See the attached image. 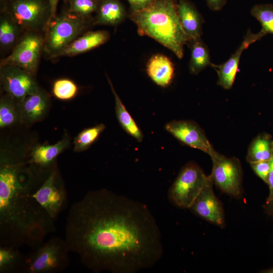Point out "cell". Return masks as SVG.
Instances as JSON below:
<instances>
[{"instance_id": "obj_1", "label": "cell", "mask_w": 273, "mask_h": 273, "mask_svg": "<svg viewBox=\"0 0 273 273\" xmlns=\"http://www.w3.org/2000/svg\"><path fill=\"white\" fill-rule=\"evenodd\" d=\"M65 240L95 272L135 273L163 253L156 221L144 203L106 189L88 192L71 206Z\"/></svg>"}, {"instance_id": "obj_2", "label": "cell", "mask_w": 273, "mask_h": 273, "mask_svg": "<svg viewBox=\"0 0 273 273\" xmlns=\"http://www.w3.org/2000/svg\"><path fill=\"white\" fill-rule=\"evenodd\" d=\"M22 164L1 161L0 227L3 245H40L55 220L32 197L31 173Z\"/></svg>"}, {"instance_id": "obj_3", "label": "cell", "mask_w": 273, "mask_h": 273, "mask_svg": "<svg viewBox=\"0 0 273 273\" xmlns=\"http://www.w3.org/2000/svg\"><path fill=\"white\" fill-rule=\"evenodd\" d=\"M130 19L140 35L149 36L167 48L179 59L189 41L179 19L175 0H155L147 8L130 11Z\"/></svg>"}, {"instance_id": "obj_4", "label": "cell", "mask_w": 273, "mask_h": 273, "mask_svg": "<svg viewBox=\"0 0 273 273\" xmlns=\"http://www.w3.org/2000/svg\"><path fill=\"white\" fill-rule=\"evenodd\" d=\"M87 18L67 11L56 15L47 26L43 51L51 57L56 58L84 30Z\"/></svg>"}, {"instance_id": "obj_5", "label": "cell", "mask_w": 273, "mask_h": 273, "mask_svg": "<svg viewBox=\"0 0 273 273\" xmlns=\"http://www.w3.org/2000/svg\"><path fill=\"white\" fill-rule=\"evenodd\" d=\"M69 250L65 240L55 237L38 247L24 259L22 270L27 273H55L68 264Z\"/></svg>"}, {"instance_id": "obj_6", "label": "cell", "mask_w": 273, "mask_h": 273, "mask_svg": "<svg viewBox=\"0 0 273 273\" xmlns=\"http://www.w3.org/2000/svg\"><path fill=\"white\" fill-rule=\"evenodd\" d=\"M212 179L196 164L184 166L170 187L168 196L170 202L181 208L189 209L202 190Z\"/></svg>"}, {"instance_id": "obj_7", "label": "cell", "mask_w": 273, "mask_h": 273, "mask_svg": "<svg viewBox=\"0 0 273 273\" xmlns=\"http://www.w3.org/2000/svg\"><path fill=\"white\" fill-rule=\"evenodd\" d=\"M2 10L8 12L19 27L31 31L44 25L51 18L49 0H2Z\"/></svg>"}, {"instance_id": "obj_8", "label": "cell", "mask_w": 273, "mask_h": 273, "mask_svg": "<svg viewBox=\"0 0 273 273\" xmlns=\"http://www.w3.org/2000/svg\"><path fill=\"white\" fill-rule=\"evenodd\" d=\"M213 167L210 174L213 183L223 193L239 197L242 194L243 170L240 160L228 157L216 151L210 156Z\"/></svg>"}, {"instance_id": "obj_9", "label": "cell", "mask_w": 273, "mask_h": 273, "mask_svg": "<svg viewBox=\"0 0 273 273\" xmlns=\"http://www.w3.org/2000/svg\"><path fill=\"white\" fill-rule=\"evenodd\" d=\"M44 39L41 35L30 31L17 43L12 52L1 62V66L14 65L33 74L36 71Z\"/></svg>"}, {"instance_id": "obj_10", "label": "cell", "mask_w": 273, "mask_h": 273, "mask_svg": "<svg viewBox=\"0 0 273 273\" xmlns=\"http://www.w3.org/2000/svg\"><path fill=\"white\" fill-rule=\"evenodd\" d=\"M31 196L54 220L67 200L64 187L55 170L50 172Z\"/></svg>"}, {"instance_id": "obj_11", "label": "cell", "mask_w": 273, "mask_h": 273, "mask_svg": "<svg viewBox=\"0 0 273 273\" xmlns=\"http://www.w3.org/2000/svg\"><path fill=\"white\" fill-rule=\"evenodd\" d=\"M32 75L14 65L1 66V81L3 89L20 103L27 96L39 89Z\"/></svg>"}, {"instance_id": "obj_12", "label": "cell", "mask_w": 273, "mask_h": 273, "mask_svg": "<svg viewBox=\"0 0 273 273\" xmlns=\"http://www.w3.org/2000/svg\"><path fill=\"white\" fill-rule=\"evenodd\" d=\"M165 129L182 144L209 156L215 151L202 129L193 121L172 120L165 125Z\"/></svg>"}, {"instance_id": "obj_13", "label": "cell", "mask_w": 273, "mask_h": 273, "mask_svg": "<svg viewBox=\"0 0 273 273\" xmlns=\"http://www.w3.org/2000/svg\"><path fill=\"white\" fill-rule=\"evenodd\" d=\"M213 184L211 179L189 209L207 221L221 227L224 224V211L221 202L213 191Z\"/></svg>"}, {"instance_id": "obj_14", "label": "cell", "mask_w": 273, "mask_h": 273, "mask_svg": "<svg viewBox=\"0 0 273 273\" xmlns=\"http://www.w3.org/2000/svg\"><path fill=\"white\" fill-rule=\"evenodd\" d=\"M265 35L261 30L256 34L253 33L250 30L248 31L239 47L226 62L218 65L213 64L212 67L215 68L217 73V84L219 85L226 89L232 87L238 71L241 56L244 50Z\"/></svg>"}, {"instance_id": "obj_15", "label": "cell", "mask_w": 273, "mask_h": 273, "mask_svg": "<svg viewBox=\"0 0 273 273\" xmlns=\"http://www.w3.org/2000/svg\"><path fill=\"white\" fill-rule=\"evenodd\" d=\"M177 8L182 27L189 41L201 37L203 21L196 8L188 0H178Z\"/></svg>"}, {"instance_id": "obj_16", "label": "cell", "mask_w": 273, "mask_h": 273, "mask_svg": "<svg viewBox=\"0 0 273 273\" xmlns=\"http://www.w3.org/2000/svg\"><path fill=\"white\" fill-rule=\"evenodd\" d=\"M109 32L105 30L86 32L76 38L59 53L56 57H70L85 53L104 44L109 39Z\"/></svg>"}, {"instance_id": "obj_17", "label": "cell", "mask_w": 273, "mask_h": 273, "mask_svg": "<svg viewBox=\"0 0 273 273\" xmlns=\"http://www.w3.org/2000/svg\"><path fill=\"white\" fill-rule=\"evenodd\" d=\"M146 71L154 83L165 87L172 81L174 68L173 63L168 57L162 54H156L148 62Z\"/></svg>"}, {"instance_id": "obj_18", "label": "cell", "mask_w": 273, "mask_h": 273, "mask_svg": "<svg viewBox=\"0 0 273 273\" xmlns=\"http://www.w3.org/2000/svg\"><path fill=\"white\" fill-rule=\"evenodd\" d=\"M22 120L34 123L42 119L49 106L48 95L42 90L27 96L20 103Z\"/></svg>"}, {"instance_id": "obj_19", "label": "cell", "mask_w": 273, "mask_h": 273, "mask_svg": "<svg viewBox=\"0 0 273 273\" xmlns=\"http://www.w3.org/2000/svg\"><path fill=\"white\" fill-rule=\"evenodd\" d=\"M69 145L68 136H64L57 143L51 145H39L31 151L28 163L41 168L50 166L57 157Z\"/></svg>"}, {"instance_id": "obj_20", "label": "cell", "mask_w": 273, "mask_h": 273, "mask_svg": "<svg viewBox=\"0 0 273 273\" xmlns=\"http://www.w3.org/2000/svg\"><path fill=\"white\" fill-rule=\"evenodd\" d=\"M107 80L115 99V109L117 119L125 131L138 142H141L144 135L141 129L133 119L123 104L118 95L115 91L111 80L106 75Z\"/></svg>"}, {"instance_id": "obj_21", "label": "cell", "mask_w": 273, "mask_h": 273, "mask_svg": "<svg viewBox=\"0 0 273 273\" xmlns=\"http://www.w3.org/2000/svg\"><path fill=\"white\" fill-rule=\"evenodd\" d=\"M97 13L95 22L100 25H117L124 20L126 16L124 7L119 0L100 2Z\"/></svg>"}, {"instance_id": "obj_22", "label": "cell", "mask_w": 273, "mask_h": 273, "mask_svg": "<svg viewBox=\"0 0 273 273\" xmlns=\"http://www.w3.org/2000/svg\"><path fill=\"white\" fill-rule=\"evenodd\" d=\"M191 49V59L189 64L190 72L196 75L207 66L212 67L210 61L209 51L201 37L189 40Z\"/></svg>"}, {"instance_id": "obj_23", "label": "cell", "mask_w": 273, "mask_h": 273, "mask_svg": "<svg viewBox=\"0 0 273 273\" xmlns=\"http://www.w3.org/2000/svg\"><path fill=\"white\" fill-rule=\"evenodd\" d=\"M273 154V140L266 133L257 135L251 143L248 150L246 160L249 163L269 160Z\"/></svg>"}, {"instance_id": "obj_24", "label": "cell", "mask_w": 273, "mask_h": 273, "mask_svg": "<svg viewBox=\"0 0 273 273\" xmlns=\"http://www.w3.org/2000/svg\"><path fill=\"white\" fill-rule=\"evenodd\" d=\"M22 120L20 103L7 94L0 100V127L15 125Z\"/></svg>"}, {"instance_id": "obj_25", "label": "cell", "mask_w": 273, "mask_h": 273, "mask_svg": "<svg viewBox=\"0 0 273 273\" xmlns=\"http://www.w3.org/2000/svg\"><path fill=\"white\" fill-rule=\"evenodd\" d=\"M20 27L10 14L2 10L0 20V44L4 48H9L16 42Z\"/></svg>"}, {"instance_id": "obj_26", "label": "cell", "mask_w": 273, "mask_h": 273, "mask_svg": "<svg viewBox=\"0 0 273 273\" xmlns=\"http://www.w3.org/2000/svg\"><path fill=\"white\" fill-rule=\"evenodd\" d=\"M16 247L3 245L0 247V272L16 271L18 268L22 270L24 259Z\"/></svg>"}, {"instance_id": "obj_27", "label": "cell", "mask_w": 273, "mask_h": 273, "mask_svg": "<svg viewBox=\"0 0 273 273\" xmlns=\"http://www.w3.org/2000/svg\"><path fill=\"white\" fill-rule=\"evenodd\" d=\"M105 129V125L101 123L81 131L74 139V151L78 152L88 149Z\"/></svg>"}, {"instance_id": "obj_28", "label": "cell", "mask_w": 273, "mask_h": 273, "mask_svg": "<svg viewBox=\"0 0 273 273\" xmlns=\"http://www.w3.org/2000/svg\"><path fill=\"white\" fill-rule=\"evenodd\" d=\"M250 13L260 22L262 27L261 31L265 35L273 34V5H255L251 9Z\"/></svg>"}, {"instance_id": "obj_29", "label": "cell", "mask_w": 273, "mask_h": 273, "mask_svg": "<svg viewBox=\"0 0 273 273\" xmlns=\"http://www.w3.org/2000/svg\"><path fill=\"white\" fill-rule=\"evenodd\" d=\"M77 92L78 87L76 84L67 78L57 79L53 85V94L59 100H70L76 95Z\"/></svg>"}, {"instance_id": "obj_30", "label": "cell", "mask_w": 273, "mask_h": 273, "mask_svg": "<svg viewBox=\"0 0 273 273\" xmlns=\"http://www.w3.org/2000/svg\"><path fill=\"white\" fill-rule=\"evenodd\" d=\"M67 11L83 17H88L97 12L100 2L97 0H67Z\"/></svg>"}, {"instance_id": "obj_31", "label": "cell", "mask_w": 273, "mask_h": 273, "mask_svg": "<svg viewBox=\"0 0 273 273\" xmlns=\"http://www.w3.org/2000/svg\"><path fill=\"white\" fill-rule=\"evenodd\" d=\"M250 164L255 174L267 184L270 169V159L252 162Z\"/></svg>"}, {"instance_id": "obj_32", "label": "cell", "mask_w": 273, "mask_h": 273, "mask_svg": "<svg viewBox=\"0 0 273 273\" xmlns=\"http://www.w3.org/2000/svg\"><path fill=\"white\" fill-rule=\"evenodd\" d=\"M266 184L269 191L263 208L267 214L273 216V154L270 159V169Z\"/></svg>"}, {"instance_id": "obj_33", "label": "cell", "mask_w": 273, "mask_h": 273, "mask_svg": "<svg viewBox=\"0 0 273 273\" xmlns=\"http://www.w3.org/2000/svg\"><path fill=\"white\" fill-rule=\"evenodd\" d=\"M128 2L130 11L138 12L142 11L150 5H151L155 0H127Z\"/></svg>"}, {"instance_id": "obj_34", "label": "cell", "mask_w": 273, "mask_h": 273, "mask_svg": "<svg viewBox=\"0 0 273 273\" xmlns=\"http://www.w3.org/2000/svg\"><path fill=\"white\" fill-rule=\"evenodd\" d=\"M206 1L209 9L214 11L221 10L226 3V0H206Z\"/></svg>"}, {"instance_id": "obj_35", "label": "cell", "mask_w": 273, "mask_h": 273, "mask_svg": "<svg viewBox=\"0 0 273 273\" xmlns=\"http://www.w3.org/2000/svg\"><path fill=\"white\" fill-rule=\"evenodd\" d=\"M49 1L51 8V20L56 16L57 8L60 0H49Z\"/></svg>"}, {"instance_id": "obj_36", "label": "cell", "mask_w": 273, "mask_h": 273, "mask_svg": "<svg viewBox=\"0 0 273 273\" xmlns=\"http://www.w3.org/2000/svg\"><path fill=\"white\" fill-rule=\"evenodd\" d=\"M265 272H273V267L268 269L266 270Z\"/></svg>"}, {"instance_id": "obj_37", "label": "cell", "mask_w": 273, "mask_h": 273, "mask_svg": "<svg viewBox=\"0 0 273 273\" xmlns=\"http://www.w3.org/2000/svg\"><path fill=\"white\" fill-rule=\"evenodd\" d=\"M97 1H99V2H100L102 1H104V0H97Z\"/></svg>"}, {"instance_id": "obj_38", "label": "cell", "mask_w": 273, "mask_h": 273, "mask_svg": "<svg viewBox=\"0 0 273 273\" xmlns=\"http://www.w3.org/2000/svg\"><path fill=\"white\" fill-rule=\"evenodd\" d=\"M176 1H177V0H175Z\"/></svg>"}]
</instances>
